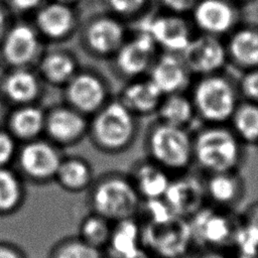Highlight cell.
I'll list each match as a JSON object with an SVG mask.
<instances>
[{"instance_id": "obj_1", "label": "cell", "mask_w": 258, "mask_h": 258, "mask_svg": "<svg viewBox=\"0 0 258 258\" xmlns=\"http://www.w3.org/2000/svg\"><path fill=\"white\" fill-rule=\"evenodd\" d=\"M243 145L228 124H206L192 134L194 163L206 174L236 171L243 160Z\"/></svg>"}, {"instance_id": "obj_2", "label": "cell", "mask_w": 258, "mask_h": 258, "mask_svg": "<svg viewBox=\"0 0 258 258\" xmlns=\"http://www.w3.org/2000/svg\"><path fill=\"white\" fill-rule=\"evenodd\" d=\"M196 116L207 125L229 123L237 105V86L222 73L194 78L187 91Z\"/></svg>"}, {"instance_id": "obj_3", "label": "cell", "mask_w": 258, "mask_h": 258, "mask_svg": "<svg viewBox=\"0 0 258 258\" xmlns=\"http://www.w3.org/2000/svg\"><path fill=\"white\" fill-rule=\"evenodd\" d=\"M146 151L148 159L171 175L186 172L194 164L192 134L187 128L158 120L147 132Z\"/></svg>"}, {"instance_id": "obj_4", "label": "cell", "mask_w": 258, "mask_h": 258, "mask_svg": "<svg viewBox=\"0 0 258 258\" xmlns=\"http://www.w3.org/2000/svg\"><path fill=\"white\" fill-rule=\"evenodd\" d=\"M88 133L103 151L117 153L126 150L137 133L136 116L119 99L107 102L93 115Z\"/></svg>"}, {"instance_id": "obj_5", "label": "cell", "mask_w": 258, "mask_h": 258, "mask_svg": "<svg viewBox=\"0 0 258 258\" xmlns=\"http://www.w3.org/2000/svg\"><path fill=\"white\" fill-rule=\"evenodd\" d=\"M142 200L130 177L109 175L97 181L89 196L91 212L111 222L136 217Z\"/></svg>"}, {"instance_id": "obj_6", "label": "cell", "mask_w": 258, "mask_h": 258, "mask_svg": "<svg viewBox=\"0 0 258 258\" xmlns=\"http://www.w3.org/2000/svg\"><path fill=\"white\" fill-rule=\"evenodd\" d=\"M142 242L154 258H182L195 244L188 219L173 217L160 224H142Z\"/></svg>"}, {"instance_id": "obj_7", "label": "cell", "mask_w": 258, "mask_h": 258, "mask_svg": "<svg viewBox=\"0 0 258 258\" xmlns=\"http://www.w3.org/2000/svg\"><path fill=\"white\" fill-rule=\"evenodd\" d=\"M138 30L147 32L160 51L181 53L196 30L187 16L161 11L143 16L137 26Z\"/></svg>"}, {"instance_id": "obj_8", "label": "cell", "mask_w": 258, "mask_h": 258, "mask_svg": "<svg viewBox=\"0 0 258 258\" xmlns=\"http://www.w3.org/2000/svg\"><path fill=\"white\" fill-rule=\"evenodd\" d=\"M194 78L222 73L228 63L224 38L196 32L180 53Z\"/></svg>"}, {"instance_id": "obj_9", "label": "cell", "mask_w": 258, "mask_h": 258, "mask_svg": "<svg viewBox=\"0 0 258 258\" xmlns=\"http://www.w3.org/2000/svg\"><path fill=\"white\" fill-rule=\"evenodd\" d=\"M228 211L203 206L188 218L194 242L205 245L206 249H221L232 242L237 233Z\"/></svg>"}, {"instance_id": "obj_10", "label": "cell", "mask_w": 258, "mask_h": 258, "mask_svg": "<svg viewBox=\"0 0 258 258\" xmlns=\"http://www.w3.org/2000/svg\"><path fill=\"white\" fill-rule=\"evenodd\" d=\"M238 13L230 0H198L188 18L198 33L224 38L239 24Z\"/></svg>"}, {"instance_id": "obj_11", "label": "cell", "mask_w": 258, "mask_h": 258, "mask_svg": "<svg viewBox=\"0 0 258 258\" xmlns=\"http://www.w3.org/2000/svg\"><path fill=\"white\" fill-rule=\"evenodd\" d=\"M159 52L152 37L147 32L137 29L134 35L126 38L114 54L115 64L119 73L127 78H141L147 76Z\"/></svg>"}, {"instance_id": "obj_12", "label": "cell", "mask_w": 258, "mask_h": 258, "mask_svg": "<svg viewBox=\"0 0 258 258\" xmlns=\"http://www.w3.org/2000/svg\"><path fill=\"white\" fill-rule=\"evenodd\" d=\"M16 156L21 171L35 182L54 179L62 159L56 145L39 138L24 142Z\"/></svg>"}, {"instance_id": "obj_13", "label": "cell", "mask_w": 258, "mask_h": 258, "mask_svg": "<svg viewBox=\"0 0 258 258\" xmlns=\"http://www.w3.org/2000/svg\"><path fill=\"white\" fill-rule=\"evenodd\" d=\"M68 105L84 115H94L108 102L103 80L89 72H78L64 86Z\"/></svg>"}, {"instance_id": "obj_14", "label": "cell", "mask_w": 258, "mask_h": 258, "mask_svg": "<svg viewBox=\"0 0 258 258\" xmlns=\"http://www.w3.org/2000/svg\"><path fill=\"white\" fill-rule=\"evenodd\" d=\"M40 35L36 29L25 23H18L8 28L1 43L3 60L12 69L27 68L40 50Z\"/></svg>"}, {"instance_id": "obj_15", "label": "cell", "mask_w": 258, "mask_h": 258, "mask_svg": "<svg viewBox=\"0 0 258 258\" xmlns=\"http://www.w3.org/2000/svg\"><path fill=\"white\" fill-rule=\"evenodd\" d=\"M86 115L68 106H57L45 113L44 133L54 145H73L88 133Z\"/></svg>"}, {"instance_id": "obj_16", "label": "cell", "mask_w": 258, "mask_h": 258, "mask_svg": "<svg viewBox=\"0 0 258 258\" xmlns=\"http://www.w3.org/2000/svg\"><path fill=\"white\" fill-rule=\"evenodd\" d=\"M126 38V28L123 22L113 14L93 18L84 31L87 48L99 56H114Z\"/></svg>"}, {"instance_id": "obj_17", "label": "cell", "mask_w": 258, "mask_h": 258, "mask_svg": "<svg viewBox=\"0 0 258 258\" xmlns=\"http://www.w3.org/2000/svg\"><path fill=\"white\" fill-rule=\"evenodd\" d=\"M163 96L187 92L194 77L185 67L180 53L160 51L146 76Z\"/></svg>"}, {"instance_id": "obj_18", "label": "cell", "mask_w": 258, "mask_h": 258, "mask_svg": "<svg viewBox=\"0 0 258 258\" xmlns=\"http://www.w3.org/2000/svg\"><path fill=\"white\" fill-rule=\"evenodd\" d=\"M162 199L175 216L188 219L205 206L204 179L201 180L187 171L177 174L171 177Z\"/></svg>"}, {"instance_id": "obj_19", "label": "cell", "mask_w": 258, "mask_h": 258, "mask_svg": "<svg viewBox=\"0 0 258 258\" xmlns=\"http://www.w3.org/2000/svg\"><path fill=\"white\" fill-rule=\"evenodd\" d=\"M77 24L75 7L48 0L34 15V28L40 36L50 40H61L72 34Z\"/></svg>"}, {"instance_id": "obj_20", "label": "cell", "mask_w": 258, "mask_h": 258, "mask_svg": "<svg viewBox=\"0 0 258 258\" xmlns=\"http://www.w3.org/2000/svg\"><path fill=\"white\" fill-rule=\"evenodd\" d=\"M106 258H151L142 242V226L135 217L113 223Z\"/></svg>"}, {"instance_id": "obj_21", "label": "cell", "mask_w": 258, "mask_h": 258, "mask_svg": "<svg viewBox=\"0 0 258 258\" xmlns=\"http://www.w3.org/2000/svg\"><path fill=\"white\" fill-rule=\"evenodd\" d=\"M228 62L245 72L258 69V26L238 24L226 37Z\"/></svg>"}, {"instance_id": "obj_22", "label": "cell", "mask_w": 258, "mask_h": 258, "mask_svg": "<svg viewBox=\"0 0 258 258\" xmlns=\"http://www.w3.org/2000/svg\"><path fill=\"white\" fill-rule=\"evenodd\" d=\"M206 201L211 206L229 211L236 207L245 194V183L238 171L209 173L204 179Z\"/></svg>"}, {"instance_id": "obj_23", "label": "cell", "mask_w": 258, "mask_h": 258, "mask_svg": "<svg viewBox=\"0 0 258 258\" xmlns=\"http://www.w3.org/2000/svg\"><path fill=\"white\" fill-rule=\"evenodd\" d=\"M163 95L146 77L133 79L120 94L121 103L136 117L156 113Z\"/></svg>"}, {"instance_id": "obj_24", "label": "cell", "mask_w": 258, "mask_h": 258, "mask_svg": "<svg viewBox=\"0 0 258 258\" xmlns=\"http://www.w3.org/2000/svg\"><path fill=\"white\" fill-rule=\"evenodd\" d=\"M142 201L162 199L171 180V174L150 159L133 167L130 177Z\"/></svg>"}, {"instance_id": "obj_25", "label": "cell", "mask_w": 258, "mask_h": 258, "mask_svg": "<svg viewBox=\"0 0 258 258\" xmlns=\"http://www.w3.org/2000/svg\"><path fill=\"white\" fill-rule=\"evenodd\" d=\"M45 112L33 105L17 106L7 117V130L16 140L28 142L44 132Z\"/></svg>"}, {"instance_id": "obj_26", "label": "cell", "mask_w": 258, "mask_h": 258, "mask_svg": "<svg viewBox=\"0 0 258 258\" xmlns=\"http://www.w3.org/2000/svg\"><path fill=\"white\" fill-rule=\"evenodd\" d=\"M1 90L5 98L17 106L32 104L40 94L38 78L27 68L12 69L3 79Z\"/></svg>"}, {"instance_id": "obj_27", "label": "cell", "mask_w": 258, "mask_h": 258, "mask_svg": "<svg viewBox=\"0 0 258 258\" xmlns=\"http://www.w3.org/2000/svg\"><path fill=\"white\" fill-rule=\"evenodd\" d=\"M40 77L52 86H66L78 73L75 57L66 51L53 50L45 53L38 60Z\"/></svg>"}, {"instance_id": "obj_28", "label": "cell", "mask_w": 258, "mask_h": 258, "mask_svg": "<svg viewBox=\"0 0 258 258\" xmlns=\"http://www.w3.org/2000/svg\"><path fill=\"white\" fill-rule=\"evenodd\" d=\"M54 180L67 191L80 192L92 184L93 169L90 163L81 157H62Z\"/></svg>"}, {"instance_id": "obj_29", "label": "cell", "mask_w": 258, "mask_h": 258, "mask_svg": "<svg viewBox=\"0 0 258 258\" xmlns=\"http://www.w3.org/2000/svg\"><path fill=\"white\" fill-rule=\"evenodd\" d=\"M156 114L159 121L182 128H187L197 117L187 92L163 96Z\"/></svg>"}, {"instance_id": "obj_30", "label": "cell", "mask_w": 258, "mask_h": 258, "mask_svg": "<svg viewBox=\"0 0 258 258\" xmlns=\"http://www.w3.org/2000/svg\"><path fill=\"white\" fill-rule=\"evenodd\" d=\"M228 124L243 144H258V104L240 101Z\"/></svg>"}, {"instance_id": "obj_31", "label": "cell", "mask_w": 258, "mask_h": 258, "mask_svg": "<svg viewBox=\"0 0 258 258\" xmlns=\"http://www.w3.org/2000/svg\"><path fill=\"white\" fill-rule=\"evenodd\" d=\"M24 200L25 188L19 175L8 166L0 167V217L15 214Z\"/></svg>"}, {"instance_id": "obj_32", "label": "cell", "mask_w": 258, "mask_h": 258, "mask_svg": "<svg viewBox=\"0 0 258 258\" xmlns=\"http://www.w3.org/2000/svg\"><path fill=\"white\" fill-rule=\"evenodd\" d=\"M112 228L113 222L91 212L82 219L77 236L86 243L104 251L109 242Z\"/></svg>"}, {"instance_id": "obj_33", "label": "cell", "mask_w": 258, "mask_h": 258, "mask_svg": "<svg viewBox=\"0 0 258 258\" xmlns=\"http://www.w3.org/2000/svg\"><path fill=\"white\" fill-rule=\"evenodd\" d=\"M48 258H106L105 252L85 241L79 236L59 239L51 247Z\"/></svg>"}, {"instance_id": "obj_34", "label": "cell", "mask_w": 258, "mask_h": 258, "mask_svg": "<svg viewBox=\"0 0 258 258\" xmlns=\"http://www.w3.org/2000/svg\"><path fill=\"white\" fill-rule=\"evenodd\" d=\"M111 13L121 18L142 16L151 0H104Z\"/></svg>"}, {"instance_id": "obj_35", "label": "cell", "mask_w": 258, "mask_h": 258, "mask_svg": "<svg viewBox=\"0 0 258 258\" xmlns=\"http://www.w3.org/2000/svg\"><path fill=\"white\" fill-rule=\"evenodd\" d=\"M237 89L243 100L258 104V69L243 72Z\"/></svg>"}, {"instance_id": "obj_36", "label": "cell", "mask_w": 258, "mask_h": 258, "mask_svg": "<svg viewBox=\"0 0 258 258\" xmlns=\"http://www.w3.org/2000/svg\"><path fill=\"white\" fill-rule=\"evenodd\" d=\"M242 231L258 247V201L252 203L242 217Z\"/></svg>"}, {"instance_id": "obj_37", "label": "cell", "mask_w": 258, "mask_h": 258, "mask_svg": "<svg viewBox=\"0 0 258 258\" xmlns=\"http://www.w3.org/2000/svg\"><path fill=\"white\" fill-rule=\"evenodd\" d=\"M16 139L8 130L0 129V167H6L17 154Z\"/></svg>"}, {"instance_id": "obj_38", "label": "cell", "mask_w": 258, "mask_h": 258, "mask_svg": "<svg viewBox=\"0 0 258 258\" xmlns=\"http://www.w3.org/2000/svg\"><path fill=\"white\" fill-rule=\"evenodd\" d=\"M163 11L184 15L189 14L198 0H158Z\"/></svg>"}, {"instance_id": "obj_39", "label": "cell", "mask_w": 258, "mask_h": 258, "mask_svg": "<svg viewBox=\"0 0 258 258\" xmlns=\"http://www.w3.org/2000/svg\"><path fill=\"white\" fill-rule=\"evenodd\" d=\"M48 0H7L10 8L18 13L35 12Z\"/></svg>"}, {"instance_id": "obj_40", "label": "cell", "mask_w": 258, "mask_h": 258, "mask_svg": "<svg viewBox=\"0 0 258 258\" xmlns=\"http://www.w3.org/2000/svg\"><path fill=\"white\" fill-rule=\"evenodd\" d=\"M0 258H27L18 245L9 241H0Z\"/></svg>"}, {"instance_id": "obj_41", "label": "cell", "mask_w": 258, "mask_h": 258, "mask_svg": "<svg viewBox=\"0 0 258 258\" xmlns=\"http://www.w3.org/2000/svg\"><path fill=\"white\" fill-rule=\"evenodd\" d=\"M8 30V16L7 12L3 8V6L0 4V43Z\"/></svg>"}, {"instance_id": "obj_42", "label": "cell", "mask_w": 258, "mask_h": 258, "mask_svg": "<svg viewBox=\"0 0 258 258\" xmlns=\"http://www.w3.org/2000/svg\"><path fill=\"white\" fill-rule=\"evenodd\" d=\"M197 258H228L220 249H206Z\"/></svg>"}, {"instance_id": "obj_43", "label": "cell", "mask_w": 258, "mask_h": 258, "mask_svg": "<svg viewBox=\"0 0 258 258\" xmlns=\"http://www.w3.org/2000/svg\"><path fill=\"white\" fill-rule=\"evenodd\" d=\"M54 1H57L59 3L66 4V5H69L72 7H75L77 4H79L81 2V0H54Z\"/></svg>"}, {"instance_id": "obj_44", "label": "cell", "mask_w": 258, "mask_h": 258, "mask_svg": "<svg viewBox=\"0 0 258 258\" xmlns=\"http://www.w3.org/2000/svg\"><path fill=\"white\" fill-rule=\"evenodd\" d=\"M6 117H5V115H4V110H3V107L1 106V104H0V123H1V121L3 120V119H5Z\"/></svg>"}, {"instance_id": "obj_45", "label": "cell", "mask_w": 258, "mask_h": 258, "mask_svg": "<svg viewBox=\"0 0 258 258\" xmlns=\"http://www.w3.org/2000/svg\"><path fill=\"white\" fill-rule=\"evenodd\" d=\"M230 1L233 2L234 4L238 5V4H240V3H245V2H248V1H250V0H230Z\"/></svg>"}]
</instances>
